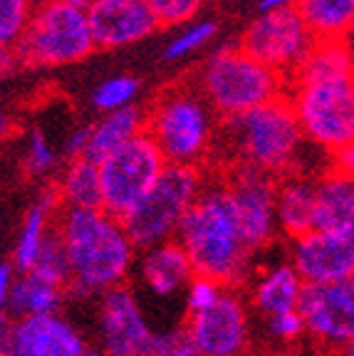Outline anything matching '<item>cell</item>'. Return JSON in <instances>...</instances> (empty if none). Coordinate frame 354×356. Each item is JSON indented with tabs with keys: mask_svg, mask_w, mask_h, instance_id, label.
<instances>
[{
	"mask_svg": "<svg viewBox=\"0 0 354 356\" xmlns=\"http://www.w3.org/2000/svg\"><path fill=\"white\" fill-rule=\"evenodd\" d=\"M146 356H203V351L196 346L186 327H176L164 334H154Z\"/></svg>",
	"mask_w": 354,
	"mask_h": 356,
	"instance_id": "obj_33",
	"label": "cell"
},
{
	"mask_svg": "<svg viewBox=\"0 0 354 356\" xmlns=\"http://www.w3.org/2000/svg\"><path fill=\"white\" fill-rule=\"evenodd\" d=\"M87 139H89V127H77L67 134L65 146H62L67 161H70V159H82L84 149H87Z\"/></svg>",
	"mask_w": 354,
	"mask_h": 356,
	"instance_id": "obj_36",
	"label": "cell"
},
{
	"mask_svg": "<svg viewBox=\"0 0 354 356\" xmlns=\"http://www.w3.org/2000/svg\"><path fill=\"white\" fill-rule=\"evenodd\" d=\"M290 240V265L302 282H339L354 275V233L312 228Z\"/></svg>",
	"mask_w": 354,
	"mask_h": 356,
	"instance_id": "obj_16",
	"label": "cell"
},
{
	"mask_svg": "<svg viewBox=\"0 0 354 356\" xmlns=\"http://www.w3.org/2000/svg\"><path fill=\"white\" fill-rule=\"evenodd\" d=\"M223 287H226V284L216 282V280L203 277V275H194V277L188 280V284H186L188 314H191V312H201V309H206V307L213 305V302L221 297Z\"/></svg>",
	"mask_w": 354,
	"mask_h": 356,
	"instance_id": "obj_34",
	"label": "cell"
},
{
	"mask_svg": "<svg viewBox=\"0 0 354 356\" xmlns=\"http://www.w3.org/2000/svg\"><path fill=\"white\" fill-rule=\"evenodd\" d=\"M196 89L218 119H233L285 95L288 79L255 60L240 44H221L201 65Z\"/></svg>",
	"mask_w": 354,
	"mask_h": 356,
	"instance_id": "obj_6",
	"label": "cell"
},
{
	"mask_svg": "<svg viewBox=\"0 0 354 356\" xmlns=\"http://www.w3.org/2000/svg\"><path fill=\"white\" fill-rule=\"evenodd\" d=\"M218 117L194 82L161 89L144 109V131L159 146L167 163L201 166L216 146Z\"/></svg>",
	"mask_w": 354,
	"mask_h": 356,
	"instance_id": "obj_5",
	"label": "cell"
},
{
	"mask_svg": "<svg viewBox=\"0 0 354 356\" xmlns=\"http://www.w3.org/2000/svg\"><path fill=\"white\" fill-rule=\"evenodd\" d=\"M159 28H181L196 20L203 10L206 0H146Z\"/></svg>",
	"mask_w": 354,
	"mask_h": 356,
	"instance_id": "obj_31",
	"label": "cell"
},
{
	"mask_svg": "<svg viewBox=\"0 0 354 356\" xmlns=\"http://www.w3.org/2000/svg\"><path fill=\"white\" fill-rule=\"evenodd\" d=\"M22 168L33 178L50 176L57 168V151L43 129H33V131L28 134L25 151H22Z\"/></svg>",
	"mask_w": 354,
	"mask_h": 356,
	"instance_id": "obj_30",
	"label": "cell"
},
{
	"mask_svg": "<svg viewBox=\"0 0 354 356\" xmlns=\"http://www.w3.org/2000/svg\"><path fill=\"white\" fill-rule=\"evenodd\" d=\"M238 218L240 233L253 255L263 250L277 233L275 220V176L258 168L236 163L228 181H223Z\"/></svg>",
	"mask_w": 354,
	"mask_h": 356,
	"instance_id": "obj_12",
	"label": "cell"
},
{
	"mask_svg": "<svg viewBox=\"0 0 354 356\" xmlns=\"http://www.w3.org/2000/svg\"><path fill=\"white\" fill-rule=\"evenodd\" d=\"M226 144L236 156V163L280 178L302 171L300 161L307 139L288 97L280 95L238 117L226 119Z\"/></svg>",
	"mask_w": 354,
	"mask_h": 356,
	"instance_id": "obj_4",
	"label": "cell"
},
{
	"mask_svg": "<svg viewBox=\"0 0 354 356\" xmlns=\"http://www.w3.org/2000/svg\"><path fill=\"white\" fill-rule=\"evenodd\" d=\"M33 6V0H0V44H15Z\"/></svg>",
	"mask_w": 354,
	"mask_h": 356,
	"instance_id": "obj_32",
	"label": "cell"
},
{
	"mask_svg": "<svg viewBox=\"0 0 354 356\" xmlns=\"http://www.w3.org/2000/svg\"><path fill=\"white\" fill-rule=\"evenodd\" d=\"M268 319V334H270L275 341H282V344H293L305 334V324L302 317L298 314V309H288V312H277V314H270Z\"/></svg>",
	"mask_w": 354,
	"mask_h": 356,
	"instance_id": "obj_35",
	"label": "cell"
},
{
	"mask_svg": "<svg viewBox=\"0 0 354 356\" xmlns=\"http://www.w3.org/2000/svg\"><path fill=\"white\" fill-rule=\"evenodd\" d=\"M13 282V265L10 262H0V329L8 322V292Z\"/></svg>",
	"mask_w": 354,
	"mask_h": 356,
	"instance_id": "obj_37",
	"label": "cell"
},
{
	"mask_svg": "<svg viewBox=\"0 0 354 356\" xmlns=\"http://www.w3.org/2000/svg\"><path fill=\"white\" fill-rule=\"evenodd\" d=\"M302 284L305 282L295 273L293 265L280 262V265L270 267V270L261 273V277L255 280L253 284L255 309L261 312L263 317H270V314H277V312L295 309Z\"/></svg>",
	"mask_w": 354,
	"mask_h": 356,
	"instance_id": "obj_24",
	"label": "cell"
},
{
	"mask_svg": "<svg viewBox=\"0 0 354 356\" xmlns=\"http://www.w3.org/2000/svg\"><path fill=\"white\" fill-rule=\"evenodd\" d=\"M33 3H38V0H33Z\"/></svg>",
	"mask_w": 354,
	"mask_h": 356,
	"instance_id": "obj_42",
	"label": "cell"
},
{
	"mask_svg": "<svg viewBox=\"0 0 354 356\" xmlns=\"http://www.w3.org/2000/svg\"><path fill=\"white\" fill-rule=\"evenodd\" d=\"M55 225L70 262L65 292L84 300L127 280L137 248L119 218L105 208H65Z\"/></svg>",
	"mask_w": 354,
	"mask_h": 356,
	"instance_id": "obj_2",
	"label": "cell"
},
{
	"mask_svg": "<svg viewBox=\"0 0 354 356\" xmlns=\"http://www.w3.org/2000/svg\"><path fill=\"white\" fill-rule=\"evenodd\" d=\"M65 287L40 277L35 273L13 275L10 292H8V317H35V314H52L62 307Z\"/></svg>",
	"mask_w": 354,
	"mask_h": 356,
	"instance_id": "obj_22",
	"label": "cell"
},
{
	"mask_svg": "<svg viewBox=\"0 0 354 356\" xmlns=\"http://www.w3.org/2000/svg\"><path fill=\"white\" fill-rule=\"evenodd\" d=\"M13 134H15V119L6 109H0V146L8 144L13 139Z\"/></svg>",
	"mask_w": 354,
	"mask_h": 356,
	"instance_id": "obj_39",
	"label": "cell"
},
{
	"mask_svg": "<svg viewBox=\"0 0 354 356\" xmlns=\"http://www.w3.org/2000/svg\"><path fill=\"white\" fill-rule=\"evenodd\" d=\"M164 166L167 159L146 131H139L124 141L97 163L102 208L114 218H122L151 188Z\"/></svg>",
	"mask_w": 354,
	"mask_h": 356,
	"instance_id": "obj_9",
	"label": "cell"
},
{
	"mask_svg": "<svg viewBox=\"0 0 354 356\" xmlns=\"http://www.w3.org/2000/svg\"><path fill=\"white\" fill-rule=\"evenodd\" d=\"M60 206L65 208H102L100 171L87 159H70L55 186Z\"/></svg>",
	"mask_w": 354,
	"mask_h": 356,
	"instance_id": "obj_26",
	"label": "cell"
},
{
	"mask_svg": "<svg viewBox=\"0 0 354 356\" xmlns=\"http://www.w3.org/2000/svg\"><path fill=\"white\" fill-rule=\"evenodd\" d=\"M312 213H315V178L305 171H293L275 178V220L277 230L298 238L312 230Z\"/></svg>",
	"mask_w": 354,
	"mask_h": 356,
	"instance_id": "obj_19",
	"label": "cell"
},
{
	"mask_svg": "<svg viewBox=\"0 0 354 356\" xmlns=\"http://www.w3.org/2000/svg\"><path fill=\"white\" fill-rule=\"evenodd\" d=\"M139 273H141L146 287L159 297L176 295L186 287L188 280L194 277L186 252L174 238L144 248V255L139 262Z\"/></svg>",
	"mask_w": 354,
	"mask_h": 356,
	"instance_id": "obj_20",
	"label": "cell"
},
{
	"mask_svg": "<svg viewBox=\"0 0 354 356\" xmlns=\"http://www.w3.org/2000/svg\"><path fill=\"white\" fill-rule=\"evenodd\" d=\"M62 3H70V6H77V8H87L92 0H62Z\"/></svg>",
	"mask_w": 354,
	"mask_h": 356,
	"instance_id": "obj_41",
	"label": "cell"
},
{
	"mask_svg": "<svg viewBox=\"0 0 354 356\" xmlns=\"http://www.w3.org/2000/svg\"><path fill=\"white\" fill-rule=\"evenodd\" d=\"M285 97L307 144L325 154L354 146V57L349 40L315 42L290 74Z\"/></svg>",
	"mask_w": 354,
	"mask_h": 356,
	"instance_id": "obj_1",
	"label": "cell"
},
{
	"mask_svg": "<svg viewBox=\"0 0 354 356\" xmlns=\"http://www.w3.org/2000/svg\"><path fill=\"white\" fill-rule=\"evenodd\" d=\"M30 273L50 280V282L60 284V287H67V282H70V262H67L65 243H62V235L57 230V225L50 228L38 257H35L33 267H30Z\"/></svg>",
	"mask_w": 354,
	"mask_h": 356,
	"instance_id": "obj_28",
	"label": "cell"
},
{
	"mask_svg": "<svg viewBox=\"0 0 354 356\" xmlns=\"http://www.w3.org/2000/svg\"><path fill=\"white\" fill-rule=\"evenodd\" d=\"M97 329L107 356H146L154 339V329L146 322L137 297L124 284L100 292Z\"/></svg>",
	"mask_w": 354,
	"mask_h": 356,
	"instance_id": "obj_15",
	"label": "cell"
},
{
	"mask_svg": "<svg viewBox=\"0 0 354 356\" xmlns=\"http://www.w3.org/2000/svg\"><path fill=\"white\" fill-rule=\"evenodd\" d=\"M298 314L305 334H312L320 344L347 349L354 339V282H305L300 289Z\"/></svg>",
	"mask_w": 354,
	"mask_h": 356,
	"instance_id": "obj_11",
	"label": "cell"
},
{
	"mask_svg": "<svg viewBox=\"0 0 354 356\" xmlns=\"http://www.w3.org/2000/svg\"><path fill=\"white\" fill-rule=\"evenodd\" d=\"M84 13L97 50H122L159 30L146 0H92Z\"/></svg>",
	"mask_w": 354,
	"mask_h": 356,
	"instance_id": "obj_17",
	"label": "cell"
},
{
	"mask_svg": "<svg viewBox=\"0 0 354 356\" xmlns=\"http://www.w3.org/2000/svg\"><path fill=\"white\" fill-rule=\"evenodd\" d=\"M186 332L203 356H243L250 344V317L243 300L228 287L210 307L188 314Z\"/></svg>",
	"mask_w": 354,
	"mask_h": 356,
	"instance_id": "obj_14",
	"label": "cell"
},
{
	"mask_svg": "<svg viewBox=\"0 0 354 356\" xmlns=\"http://www.w3.org/2000/svg\"><path fill=\"white\" fill-rule=\"evenodd\" d=\"M201 188L203 176L199 166L167 163L161 168L151 188L119 218L134 248L144 250L149 245L171 240Z\"/></svg>",
	"mask_w": 354,
	"mask_h": 356,
	"instance_id": "obj_8",
	"label": "cell"
},
{
	"mask_svg": "<svg viewBox=\"0 0 354 356\" xmlns=\"http://www.w3.org/2000/svg\"><path fill=\"white\" fill-rule=\"evenodd\" d=\"M186 252L194 275L221 284H238L248 275L253 250L243 240L226 184L201 188L174 235Z\"/></svg>",
	"mask_w": 354,
	"mask_h": 356,
	"instance_id": "obj_3",
	"label": "cell"
},
{
	"mask_svg": "<svg viewBox=\"0 0 354 356\" xmlns=\"http://www.w3.org/2000/svg\"><path fill=\"white\" fill-rule=\"evenodd\" d=\"M312 228L327 233H354V181L352 171L330 166L315 181Z\"/></svg>",
	"mask_w": 354,
	"mask_h": 356,
	"instance_id": "obj_18",
	"label": "cell"
},
{
	"mask_svg": "<svg viewBox=\"0 0 354 356\" xmlns=\"http://www.w3.org/2000/svg\"><path fill=\"white\" fill-rule=\"evenodd\" d=\"M139 92H141V84L132 74H114V77H107L105 82H100L92 92V106L100 114L107 111L124 109V106L137 104Z\"/></svg>",
	"mask_w": 354,
	"mask_h": 356,
	"instance_id": "obj_29",
	"label": "cell"
},
{
	"mask_svg": "<svg viewBox=\"0 0 354 356\" xmlns=\"http://www.w3.org/2000/svg\"><path fill=\"white\" fill-rule=\"evenodd\" d=\"M139 131H144V109H139L137 104L107 111V114H102L100 122L89 127L84 159L92 163H100L105 156H109L111 151L119 149L124 141L137 136Z\"/></svg>",
	"mask_w": 354,
	"mask_h": 356,
	"instance_id": "obj_21",
	"label": "cell"
},
{
	"mask_svg": "<svg viewBox=\"0 0 354 356\" xmlns=\"http://www.w3.org/2000/svg\"><path fill=\"white\" fill-rule=\"evenodd\" d=\"M315 42V35L305 25L298 8L290 6L258 13V17L245 28L238 44L248 55L288 79L307 60Z\"/></svg>",
	"mask_w": 354,
	"mask_h": 356,
	"instance_id": "obj_10",
	"label": "cell"
},
{
	"mask_svg": "<svg viewBox=\"0 0 354 356\" xmlns=\"http://www.w3.org/2000/svg\"><path fill=\"white\" fill-rule=\"evenodd\" d=\"M298 0H261L258 3V13L261 10H275V8H290L295 6Z\"/></svg>",
	"mask_w": 354,
	"mask_h": 356,
	"instance_id": "obj_40",
	"label": "cell"
},
{
	"mask_svg": "<svg viewBox=\"0 0 354 356\" xmlns=\"http://www.w3.org/2000/svg\"><path fill=\"white\" fill-rule=\"evenodd\" d=\"M13 47L25 70L70 67L97 50L84 8L62 0H38Z\"/></svg>",
	"mask_w": 354,
	"mask_h": 356,
	"instance_id": "obj_7",
	"label": "cell"
},
{
	"mask_svg": "<svg viewBox=\"0 0 354 356\" xmlns=\"http://www.w3.org/2000/svg\"><path fill=\"white\" fill-rule=\"evenodd\" d=\"M295 8L317 42L349 40L354 25V0H298Z\"/></svg>",
	"mask_w": 354,
	"mask_h": 356,
	"instance_id": "obj_25",
	"label": "cell"
},
{
	"mask_svg": "<svg viewBox=\"0 0 354 356\" xmlns=\"http://www.w3.org/2000/svg\"><path fill=\"white\" fill-rule=\"evenodd\" d=\"M57 206H60V198H57V193H55V186L47 188L35 200V206L28 211V216L22 220L20 235H17L15 250H13V270L28 273L30 267H33L45 238H47L50 228L55 225L52 220H55Z\"/></svg>",
	"mask_w": 354,
	"mask_h": 356,
	"instance_id": "obj_23",
	"label": "cell"
},
{
	"mask_svg": "<svg viewBox=\"0 0 354 356\" xmlns=\"http://www.w3.org/2000/svg\"><path fill=\"white\" fill-rule=\"evenodd\" d=\"M20 70V60L13 44H0V82L10 79Z\"/></svg>",
	"mask_w": 354,
	"mask_h": 356,
	"instance_id": "obj_38",
	"label": "cell"
},
{
	"mask_svg": "<svg viewBox=\"0 0 354 356\" xmlns=\"http://www.w3.org/2000/svg\"><path fill=\"white\" fill-rule=\"evenodd\" d=\"M218 35L216 20H191L181 25L176 35L164 47V60L167 62H183L186 57L206 50Z\"/></svg>",
	"mask_w": 354,
	"mask_h": 356,
	"instance_id": "obj_27",
	"label": "cell"
},
{
	"mask_svg": "<svg viewBox=\"0 0 354 356\" xmlns=\"http://www.w3.org/2000/svg\"><path fill=\"white\" fill-rule=\"evenodd\" d=\"M0 356H92L84 337L57 312L8 319L0 329Z\"/></svg>",
	"mask_w": 354,
	"mask_h": 356,
	"instance_id": "obj_13",
	"label": "cell"
}]
</instances>
